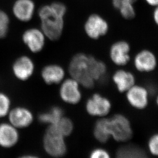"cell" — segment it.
Instances as JSON below:
<instances>
[{
	"label": "cell",
	"mask_w": 158,
	"mask_h": 158,
	"mask_svg": "<svg viewBox=\"0 0 158 158\" xmlns=\"http://www.w3.org/2000/svg\"><path fill=\"white\" fill-rule=\"evenodd\" d=\"M67 7L60 1H54L50 4L41 6L37 10L40 20V29L46 39L57 41L61 37L64 31V18Z\"/></svg>",
	"instance_id": "1"
},
{
	"label": "cell",
	"mask_w": 158,
	"mask_h": 158,
	"mask_svg": "<svg viewBox=\"0 0 158 158\" xmlns=\"http://www.w3.org/2000/svg\"><path fill=\"white\" fill-rule=\"evenodd\" d=\"M90 56L84 53L75 54L70 60L68 72L70 76L80 85L86 89H92L95 81L92 78L90 72Z\"/></svg>",
	"instance_id": "2"
},
{
	"label": "cell",
	"mask_w": 158,
	"mask_h": 158,
	"mask_svg": "<svg viewBox=\"0 0 158 158\" xmlns=\"http://www.w3.org/2000/svg\"><path fill=\"white\" fill-rule=\"evenodd\" d=\"M112 138L118 142L127 143L133 138V127L129 119L122 114H116L109 118Z\"/></svg>",
	"instance_id": "3"
},
{
	"label": "cell",
	"mask_w": 158,
	"mask_h": 158,
	"mask_svg": "<svg viewBox=\"0 0 158 158\" xmlns=\"http://www.w3.org/2000/svg\"><path fill=\"white\" fill-rule=\"evenodd\" d=\"M65 138L47 127L43 139V146L45 152L54 158L64 156L67 151Z\"/></svg>",
	"instance_id": "4"
},
{
	"label": "cell",
	"mask_w": 158,
	"mask_h": 158,
	"mask_svg": "<svg viewBox=\"0 0 158 158\" xmlns=\"http://www.w3.org/2000/svg\"><path fill=\"white\" fill-rule=\"evenodd\" d=\"M109 25L106 19L97 14L88 16L84 24V30L90 39L97 40L107 35L109 31Z\"/></svg>",
	"instance_id": "5"
},
{
	"label": "cell",
	"mask_w": 158,
	"mask_h": 158,
	"mask_svg": "<svg viewBox=\"0 0 158 158\" xmlns=\"http://www.w3.org/2000/svg\"><path fill=\"white\" fill-rule=\"evenodd\" d=\"M128 105L138 110H143L149 105L151 93L147 88L135 84L125 93Z\"/></svg>",
	"instance_id": "6"
},
{
	"label": "cell",
	"mask_w": 158,
	"mask_h": 158,
	"mask_svg": "<svg viewBox=\"0 0 158 158\" xmlns=\"http://www.w3.org/2000/svg\"><path fill=\"white\" fill-rule=\"evenodd\" d=\"M112 108L111 100L99 93L93 94L85 103V109L89 115L100 118L107 116Z\"/></svg>",
	"instance_id": "7"
},
{
	"label": "cell",
	"mask_w": 158,
	"mask_h": 158,
	"mask_svg": "<svg viewBox=\"0 0 158 158\" xmlns=\"http://www.w3.org/2000/svg\"><path fill=\"white\" fill-rule=\"evenodd\" d=\"M46 37L40 28L31 27L26 29L22 35L24 45L32 53H37L43 50L45 47Z\"/></svg>",
	"instance_id": "8"
},
{
	"label": "cell",
	"mask_w": 158,
	"mask_h": 158,
	"mask_svg": "<svg viewBox=\"0 0 158 158\" xmlns=\"http://www.w3.org/2000/svg\"><path fill=\"white\" fill-rule=\"evenodd\" d=\"M59 95L65 103L72 105L78 104L82 98L80 84L72 78L63 81L59 89Z\"/></svg>",
	"instance_id": "9"
},
{
	"label": "cell",
	"mask_w": 158,
	"mask_h": 158,
	"mask_svg": "<svg viewBox=\"0 0 158 158\" xmlns=\"http://www.w3.org/2000/svg\"><path fill=\"white\" fill-rule=\"evenodd\" d=\"M130 46L125 40L115 42L109 49V57L111 61L120 67H123L129 63L130 57Z\"/></svg>",
	"instance_id": "10"
},
{
	"label": "cell",
	"mask_w": 158,
	"mask_h": 158,
	"mask_svg": "<svg viewBox=\"0 0 158 158\" xmlns=\"http://www.w3.org/2000/svg\"><path fill=\"white\" fill-rule=\"evenodd\" d=\"M134 66L141 73H151L155 70L158 66L157 57L153 52L143 49L136 54L133 59Z\"/></svg>",
	"instance_id": "11"
},
{
	"label": "cell",
	"mask_w": 158,
	"mask_h": 158,
	"mask_svg": "<svg viewBox=\"0 0 158 158\" xmlns=\"http://www.w3.org/2000/svg\"><path fill=\"white\" fill-rule=\"evenodd\" d=\"M34 69V62L27 55L19 57L15 60L12 66L14 76L20 81L29 80L33 74Z\"/></svg>",
	"instance_id": "12"
},
{
	"label": "cell",
	"mask_w": 158,
	"mask_h": 158,
	"mask_svg": "<svg viewBox=\"0 0 158 158\" xmlns=\"http://www.w3.org/2000/svg\"><path fill=\"white\" fill-rule=\"evenodd\" d=\"M7 116L9 123L18 129L29 127L34 119L32 111L23 106H17L11 109Z\"/></svg>",
	"instance_id": "13"
},
{
	"label": "cell",
	"mask_w": 158,
	"mask_h": 158,
	"mask_svg": "<svg viewBox=\"0 0 158 158\" xmlns=\"http://www.w3.org/2000/svg\"><path fill=\"white\" fill-rule=\"evenodd\" d=\"M36 6L33 0H15L12 7L14 17L23 23L30 22L34 17Z\"/></svg>",
	"instance_id": "14"
},
{
	"label": "cell",
	"mask_w": 158,
	"mask_h": 158,
	"mask_svg": "<svg viewBox=\"0 0 158 158\" xmlns=\"http://www.w3.org/2000/svg\"><path fill=\"white\" fill-rule=\"evenodd\" d=\"M112 81L118 92L125 93L136 84L135 76L131 72L126 69H120L113 73Z\"/></svg>",
	"instance_id": "15"
},
{
	"label": "cell",
	"mask_w": 158,
	"mask_h": 158,
	"mask_svg": "<svg viewBox=\"0 0 158 158\" xmlns=\"http://www.w3.org/2000/svg\"><path fill=\"white\" fill-rule=\"evenodd\" d=\"M19 138L18 128L9 123H0V147L11 148L18 143Z\"/></svg>",
	"instance_id": "16"
},
{
	"label": "cell",
	"mask_w": 158,
	"mask_h": 158,
	"mask_svg": "<svg viewBox=\"0 0 158 158\" xmlns=\"http://www.w3.org/2000/svg\"><path fill=\"white\" fill-rule=\"evenodd\" d=\"M41 74L42 79L48 85L60 84L63 81L65 75L63 68L57 64L45 66L42 69Z\"/></svg>",
	"instance_id": "17"
},
{
	"label": "cell",
	"mask_w": 158,
	"mask_h": 158,
	"mask_svg": "<svg viewBox=\"0 0 158 158\" xmlns=\"http://www.w3.org/2000/svg\"><path fill=\"white\" fill-rule=\"evenodd\" d=\"M94 138L100 143H107L111 137L109 118L101 117L94 124L93 129Z\"/></svg>",
	"instance_id": "18"
},
{
	"label": "cell",
	"mask_w": 158,
	"mask_h": 158,
	"mask_svg": "<svg viewBox=\"0 0 158 158\" xmlns=\"http://www.w3.org/2000/svg\"><path fill=\"white\" fill-rule=\"evenodd\" d=\"M119 158H144L147 157L146 152L139 146L126 144L119 148L116 152Z\"/></svg>",
	"instance_id": "19"
},
{
	"label": "cell",
	"mask_w": 158,
	"mask_h": 158,
	"mask_svg": "<svg viewBox=\"0 0 158 158\" xmlns=\"http://www.w3.org/2000/svg\"><path fill=\"white\" fill-rule=\"evenodd\" d=\"M90 67L91 77L95 82L104 79L108 72V68L103 61L90 55Z\"/></svg>",
	"instance_id": "20"
},
{
	"label": "cell",
	"mask_w": 158,
	"mask_h": 158,
	"mask_svg": "<svg viewBox=\"0 0 158 158\" xmlns=\"http://www.w3.org/2000/svg\"><path fill=\"white\" fill-rule=\"evenodd\" d=\"M64 116L63 109L58 106H54L49 110L42 112L38 115L39 122L42 124L52 125Z\"/></svg>",
	"instance_id": "21"
},
{
	"label": "cell",
	"mask_w": 158,
	"mask_h": 158,
	"mask_svg": "<svg viewBox=\"0 0 158 158\" xmlns=\"http://www.w3.org/2000/svg\"><path fill=\"white\" fill-rule=\"evenodd\" d=\"M48 127L66 137L72 134L74 125L72 120L63 116L55 123L49 125Z\"/></svg>",
	"instance_id": "22"
},
{
	"label": "cell",
	"mask_w": 158,
	"mask_h": 158,
	"mask_svg": "<svg viewBox=\"0 0 158 158\" xmlns=\"http://www.w3.org/2000/svg\"><path fill=\"white\" fill-rule=\"evenodd\" d=\"M11 99L6 93L0 92V119L7 116L11 110Z\"/></svg>",
	"instance_id": "23"
},
{
	"label": "cell",
	"mask_w": 158,
	"mask_h": 158,
	"mask_svg": "<svg viewBox=\"0 0 158 158\" xmlns=\"http://www.w3.org/2000/svg\"><path fill=\"white\" fill-rule=\"evenodd\" d=\"M10 19L6 12L0 9V39L6 37L9 31Z\"/></svg>",
	"instance_id": "24"
},
{
	"label": "cell",
	"mask_w": 158,
	"mask_h": 158,
	"mask_svg": "<svg viewBox=\"0 0 158 158\" xmlns=\"http://www.w3.org/2000/svg\"><path fill=\"white\" fill-rule=\"evenodd\" d=\"M147 147L151 155L158 157V133H155L149 137Z\"/></svg>",
	"instance_id": "25"
},
{
	"label": "cell",
	"mask_w": 158,
	"mask_h": 158,
	"mask_svg": "<svg viewBox=\"0 0 158 158\" xmlns=\"http://www.w3.org/2000/svg\"><path fill=\"white\" fill-rule=\"evenodd\" d=\"M120 14L125 19H133L136 16V11L134 4L127 5L119 9Z\"/></svg>",
	"instance_id": "26"
},
{
	"label": "cell",
	"mask_w": 158,
	"mask_h": 158,
	"mask_svg": "<svg viewBox=\"0 0 158 158\" xmlns=\"http://www.w3.org/2000/svg\"><path fill=\"white\" fill-rule=\"evenodd\" d=\"M90 158H109L111 155L106 149L101 148H95L90 152Z\"/></svg>",
	"instance_id": "27"
},
{
	"label": "cell",
	"mask_w": 158,
	"mask_h": 158,
	"mask_svg": "<svg viewBox=\"0 0 158 158\" xmlns=\"http://www.w3.org/2000/svg\"><path fill=\"white\" fill-rule=\"evenodd\" d=\"M136 1L137 0H112V4L118 10L127 5L134 4Z\"/></svg>",
	"instance_id": "28"
},
{
	"label": "cell",
	"mask_w": 158,
	"mask_h": 158,
	"mask_svg": "<svg viewBox=\"0 0 158 158\" xmlns=\"http://www.w3.org/2000/svg\"><path fill=\"white\" fill-rule=\"evenodd\" d=\"M155 7L153 13V19L154 22H155L156 25L158 26V6H156Z\"/></svg>",
	"instance_id": "29"
},
{
	"label": "cell",
	"mask_w": 158,
	"mask_h": 158,
	"mask_svg": "<svg viewBox=\"0 0 158 158\" xmlns=\"http://www.w3.org/2000/svg\"><path fill=\"white\" fill-rule=\"evenodd\" d=\"M150 6L156 7L158 6V0H145Z\"/></svg>",
	"instance_id": "30"
},
{
	"label": "cell",
	"mask_w": 158,
	"mask_h": 158,
	"mask_svg": "<svg viewBox=\"0 0 158 158\" xmlns=\"http://www.w3.org/2000/svg\"><path fill=\"white\" fill-rule=\"evenodd\" d=\"M155 102L156 105H157V106L158 107V93L157 94V96H156V97Z\"/></svg>",
	"instance_id": "31"
}]
</instances>
